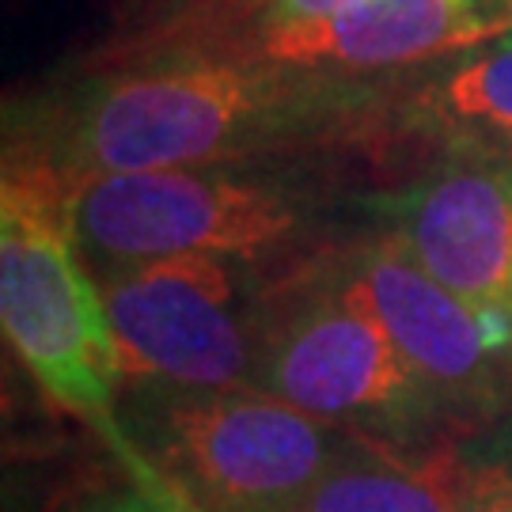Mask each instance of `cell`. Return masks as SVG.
I'll return each mask as SVG.
<instances>
[{
	"instance_id": "obj_1",
	"label": "cell",
	"mask_w": 512,
	"mask_h": 512,
	"mask_svg": "<svg viewBox=\"0 0 512 512\" xmlns=\"http://www.w3.org/2000/svg\"><path fill=\"white\" fill-rule=\"evenodd\" d=\"M384 99L365 76L300 69L239 35L167 42L92 57L19 107L4 156L46 167L65 190L95 175L258 164L368 129Z\"/></svg>"
},
{
	"instance_id": "obj_2",
	"label": "cell",
	"mask_w": 512,
	"mask_h": 512,
	"mask_svg": "<svg viewBox=\"0 0 512 512\" xmlns=\"http://www.w3.org/2000/svg\"><path fill=\"white\" fill-rule=\"evenodd\" d=\"M0 323L35 384L95 425L122 437V357L107 300L69 220V190L46 167L4 156L0 186Z\"/></svg>"
},
{
	"instance_id": "obj_3",
	"label": "cell",
	"mask_w": 512,
	"mask_h": 512,
	"mask_svg": "<svg viewBox=\"0 0 512 512\" xmlns=\"http://www.w3.org/2000/svg\"><path fill=\"white\" fill-rule=\"evenodd\" d=\"M255 384L338 433L433 444L448 414L334 274L327 247L270 277Z\"/></svg>"
},
{
	"instance_id": "obj_4",
	"label": "cell",
	"mask_w": 512,
	"mask_h": 512,
	"mask_svg": "<svg viewBox=\"0 0 512 512\" xmlns=\"http://www.w3.org/2000/svg\"><path fill=\"white\" fill-rule=\"evenodd\" d=\"M118 421L202 512H296L346 440L262 387L129 384Z\"/></svg>"
},
{
	"instance_id": "obj_5",
	"label": "cell",
	"mask_w": 512,
	"mask_h": 512,
	"mask_svg": "<svg viewBox=\"0 0 512 512\" xmlns=\"http://www.w3.org/2000/svg\"><path fill=\"white\" fill-rule=\"evenodd\" d=\"M69 220L92 274L179 255L258 262L323 228L315 186L258 164L95 175L69 186Z\"/></svg>"
},
{
	"instance_id": "obj_6",
	"label": "cell",
	"mask_w": 512,
	"mask_h": 512,
	"mask_svg": "<svg viewBox=\"0 0 512 512\" xmlns=\"http://www.w3.org/2000/svg\"><path fill=\"white\" fill-rule=\"evenodd\" d=\"M122 387H258L270 277L258 262L224 255L152 258L95 274Z\"/></svg>"
},
{
	"instance_id": "obj_7",
	"label": "cell",
	"mask_w": 512,
	"mask_h": 512,
	"mask_svg": "<svg viewBox=\"0 0 512 512\" xmlns=\"http://www.w3.org/2000/svg\"><path fill=\"white\" fill-rule=\"evenodd\" d=\"M327 255L338 281L387 330L448 421H475L501 403L512 319L444 289L384 232L327 247Z\"/></svg>"
},
{
	"instance_id": "obj_8",
	"label": "cell",
	"mask_w": 512,
	"mask_h": 512,
	"mask_svg": "<svg viewBox=\"0 0 512 512\" xmlns=\"http://www.w3.org/2000/svg\"><path fill=\"white\" fill-rule=\"evenodd\" d=\"M361 209L433 281L512 319V160L497 148L448 145L414 179L365 194Z\"/></svg>"
},
{
	"instance_id": "obj_9",
	"label": "cell",
	"mask_w": 512,
	"mask_h": 512,
	"mask_svg": "<svg viewBox=\"0 0 512 512\" xmlns=\"http://www.w3.org/2000/svg\"><path fill=\"white\" fill-rule=\"evenodd\" d=\"M512 31V0H357L327 19L247 42L266 57L338 76L421 69Z\"/></svg>"
},
{
	"instance_id": "obj_10",
	"label": "cell",
	"mask_w": 512,
	"mask_h": 512,
	"mask_svg": "<svg viewBox=\"0 0 512 512\" xmlns=\"http://www.w3.org/2000/svg\"><path fill=\"white\" fill-rule=\"evenodd\" d=\"M471 452L456 444H387L349 437L296 512H463Z\"/></svg>"
},
{
	"instance_id": "obj_11",
	"label": "cell",
	"mask_w": 512,
	"mask_h": 512,
	"mask_svg": "<svg viewBox=\"0 0 512 512\" xmlns=\"http://www.w3.org/2000/svg\"><path fill=\"white\" fill-rule=\"evenodd\" d=\"M410 107L425 114V122L444 129L448 145L497 148L512 145V31L482 42L475 50L437 61L414 92Z\"/></svg>"
},
{
	"instance_id": "obj_12",
	"label": "cell",
	"mask_w": 512,
	"mask_h": 512,
	"mask_svg": "<svg viewBox=\"0 0 512 512\" xmlns=\"http://www.w3.org/2000/svg\"><path fill=\"white\" fill-rule=\"evenodd\" d=\"M258 0H110V38L95 57L133 54L167 42L236 38L251 27Z\"/></svg>"
},
{
	"instance_id": "obj_13",
	"label": "cell",
	"mask_w": 512,
	"mask_h": 512,
	"mask_svg": "<svg viewBox=\"0 0 512 512\" xmlns=\"http://www.w3.org/2000/svg\"><path fill=\"white\" fill-rule=\"evenodd\" d=\"M107 448L114 452V459L126 467L129 486L103 490V494L88 497L80 512H179V505L167 497L160 475L152 471V463L133 452V444L126 440V433L110 440Z\"/></svg>"
},
{
	"instance_id": "obj_14",
	"label": "cell",
	"mask_w": 512,
	"mask_h": 512,
	"mask_svg": "<svg viewBox=\"0 0 512 512\" xmlns=\"http://www.w3.org/2000/svg\"><path fill=\"white\" fill-rule=\"evenodd\" d=\"M471 452V501L463 512H512V440H478Z\"/></svg>"
},
{
	"instance_id": "obj_15",
	"label": "cell",
	"mask_w": 512,
	"mask_h": 512,
	"mask_svg": "<svg viewBox=\"0 0 512 512\" xmlns=\"http://www.w3.org/2000/svg\"><path fill=\"white\" fill-rule=\"evenodd\" d=\"M349 4H357V0H258L247 35L296 27V23H311V19H327L334 12L349 8Z\"/></svg>"
},
{
	"instance_id": "obj_16",
	"label": "cell",
	"mask_w": 512,
	"mask_h": 512,
	"mask_svg": "<svg viewBox=\"0 0 512 512\" xmlns=\"http://www.w3.org/2000/svg\"><path fill=\"white\" fill-rule=\"evenodd\" d=\"M152 471H156V467H152ZM156 475H160V471H156ZM160 482H164L167 497H171V501H175V505H179V512H202V509H198V505H194V501H190V497H183V494H179V490H175V486H171V482H167L164 475H160Z\"/></svg>"
}]
</instances>
